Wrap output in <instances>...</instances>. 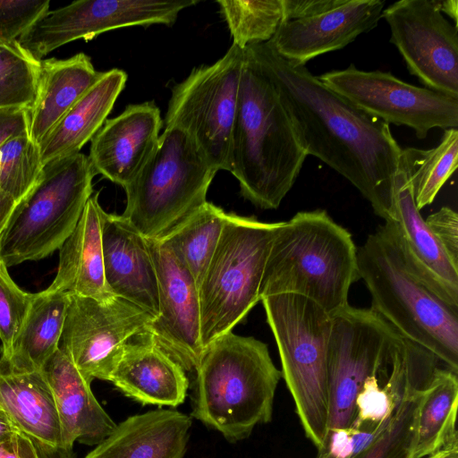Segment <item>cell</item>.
Instances as JSON below:
<instances>
[{
	"label": "cell",
	"instance_id": "3",
	"mask_svg": "<svg viewBox=\"0 0 458 458\" xmlns=\"http://www.w3.org/2000/svg\"><path fill=\"white\" fill-rule=\"evenodd\" d=\"M359 279L357 248L352 234L326 210L300 211L280 222L266 261L261 299L297 294L333 316L346 309L349 291Z\"/></svg>",
	"mask_w": 458,
	"mask_h": 458
},
{
	"label": "cell",
	"instance_id": "39",
	"mask_svg": "<svg viewBox=\"0 0 458 458\" xmlns=\"http://www.w3.org/2000/svg\"><path fill=\"white\" fill-rule=\"evenodd\" d=\"M425 222L450 259L458 265V215L443 207L428 216Z\"/></svg>",
	"mask_w": 458,
	"mask_h": 458
},
{
	"label": "cell",
	"instance_id": "37",
	"mask_svg": "<svg viewBox=\"0 0 458 458\" xmlns=\"http://www.w3.org/2000/svg\"><path fill=\"white\" fill-rule=\"evenodd\" d=\"M390 419L373 428H355L349 427L328 429L315 458L354 457L376 441L387 426Z\"/></svg>",
	"mask_w": 458,
	"mask_h": 458
},
{
	"label": "cell",
	"instance_id": "32",
	"mask_svg": "<svg viewBox=\"0 0 458 458\" xmlns=\"http://www.w3.org/2000/svg\"><path fill=\"white\" fill-rule=\"evenodd\" d=\"M216 3L233 44L242 49L268 42L283 20V0H218Z\"/></svg>",
	"mask_w": 458,
	"mask_h": 458
},
{
	"label": "cell",
	"instance_id": "44",
	"mask_svg": "<svg viewBox=\"0 0 458 458\" xmlns=\"http://www.w3.org/2000/svg\"><path fill=\"white\" fill-rule=\"evenodd\" d=\"M428 458H458V439L454 437L448 441L442 448L434 454L427 456Z\"/></svg>",
	"mask_w": 458,
	"mask_h": 458
},
{
	"label": "cell",
	"instance_id": "12",
	"mask_svg": "<svg viewBox=\"0 0 458 458\" xmlns=\"http://www.w3.org/2000/svg\"><path fill=\"white\" fill-rule=\"evenodd\" d=\"M331 317L328 429L351 427L362 384L381 366L398 333L369 308L349 305Z\"/></svg>",
	"mask_w": 458,
	"mask_h": 458
},
{
	"label": "cell",
	"instance_id": "9",
	"mask_svg": "<svg viewBox=\"0 0 458 458\" xmlns=\"http://www.w3.org/2000/svg\"><path fill=\"white\" fill-rule=\"evenodd\" d=\"M279 225L228 213L198 289L204 349L233 331L260 301L264 268Z\"/></svg>",
	"mask_w": 458,
	"mask_h": 458
},
{
	"label": "cell",
	"instance_id": "41",
	"mask_svg": "<svg viewBox=\"0 0 458 458\" xmlns=\"http://www.w3.org/2000/svg\"><path fill=\"white\" fill-rule=\"evenodd\" d=\"M0 458H38L34 442L21 431L0 443Z\"/></svg>",
	"mask_w": 458,
	"mask_h": 458
},
{
	"label": "cell",
	"instance_id": "30",
	"mask_svg": "<svg viewBox=\"0 0 458 458\" xmlns=\"http://www.w3.org/2000/svg\"><path fill=\"white\" fill-rule=\"evenodd\" d=\"M227 218L228 213L223 208L206 201L177 228L160 239L191 273L198 289Z\"/></svg>",
	"mask_w": 458,
	"mask_h": 458
},
{
	"label": "cell",
	"instance_id": "28",
	"mask_svg": "<svg viewBox=\"0 0 458 458\" xmlns=\"http://www.w3.org/2000/svg\"><path fill=\"white\" fill-rule=\"evenodd\" d=\"M68 304V293L47 288L35 293L11 356L4 358L13 368L21 371L42 369L58 350Z\"/></svg>",
	"mask_w": 458,
	"mask_h": 458
},
{
	"label": "cell",
	"instance_id": "25",
	"mask_svg": "<svg viewBox=\"0 0 458 458\" xmlns=\"http://www.w3.org/2000/svg\"><path fill=\"white\" fill-rule=\"evenodd\" d=\"M101 73L84 53L67 59L51 58L38 62L36 95L27 109L29 133L38 145Z\"/></svg>",
	"mask_w": 458,
	"mask_h": 458
},
{
	"label": "cell",
	"instance_id": "6",
	"mask_svg": "<svg viewBox=\"0 0 458 458\" xmlns=\"http://www.w3.org/2000/svg\"><path fill=\"white\" fill-rule=\"evenodd\" d=\"M261 301L277 345L282 377L305 436L318 449L328 430L332 317L297 294H276Z\"/></svg>",
	"mask_w": 458,
	"mask_h": 458
},
{
	"label": "cell",
	"instance_id": "2",
	"mask_svg": "<svg viewBox=\"0 0 458 458\" xmlns=\"http://www.w3.org/2000/svg\"><path fill=\"white\" fill-rule=\"evenodd\" d=\"M307 157L274 83L247 47L229 171L237 179L242 196L259 208H277Z\"/></svg>",
	"mask_w": 458,
	"mask_h": 458
},
{
	"label": "cell",
	"instance_id": "34",
	"mask_svg": "<svg viewBox=\"0 0 458 458\" xmlns=\"http://www.w3.org/2000/svg\"><path fill=\"white\" fill-rule=\"evenodd\" d=\"M38 62L17 42H0V109H28L34 101Z\"/></svg>",
	"mask_w": 458,
	"mask_h": 458
},
{
	"label": "cell",
	"instance_id": "17",
	"mask_svg": "<svg viewBox=\"0 0 458 458\" xmlns=\"http://www.w3.org/2000/svg\"><path fill=\"white\" fill-rule=\"evenodd\" d=\"M420 211L411 184L399 168L393 215L379 227L406 271L442 300L458 308V265L430 232Z\"/></svg>",
	"mask_w": 458,
	"mask_h": 458
},
{
	"label": "cell",
	"instance_id": "26",
	"mask_svg": "<svg viewBox=\"0 0 458 458\" xmlns=\"http://www.w3.org/2000/svg\"><path fill=\"white\" fill-rule=\"evenodd\" d=\"M0 405L33 442L64 447L54 396L41 370H18L1 357Z\"/></svg>",
	"mask_w": 458,
	"mask_h": 458
},
{
	"label": "cell",
	"instance_id": "18",
	"mask_svg": "<svg viewBox=\"0 0 458 458\" xmlns=\"http://www.w3.org/2000/svg\"><path fill=\"white\" fill-rule=\"evenodd\" d=\"M384 6L381 0H336L315 14L282 21L268 43L285 60L305 65L320 55L344 48L376 28Z\"/></svg>",
	"mask_w": 458,
	"mask_h": 458
},
{
	"label": "cell",
	"instance_id": "7",
	"mask_svg": "<svg viewBox=\"0 0 458 458\" xmlns=\"http://www.w3.org/2000/svg\"><path fill=\"white\" fill-rule=\"evenodd\" d=\"M217 171L194 139L165 127L156 150L126 186L122 216L147 239H163L206 201Z\"/></svg>",
	"mask_w": 458,
	"mask_h": 458
},
{
	"label": "cell",
	"instance_id": "24",
	"mask_svg": "<svg viewBox=\"0 0 458 458\" xmlns=\"http://www.w3.org/2000/svg\"><path fill=\"white\" fill-rule=\"evenodd\" d=\"M191 417L157 409L128 417L84 458H183Z\"/></svg>",
	"mask_w": 458,
	"mask_h": 458
},
{
	"label": "cell",
	"instance_id": "13",
	"mask_svg": "<svg viewBox=\"0 0 458 458\" xmlns=\"http://www.w3.org/2000/svg\"><path fill=\"white\" fill-rule=\"evenodd\" d=\"M197 0H79L48 10L18 40L40 61L55 49L77 39L131 26L173 25L178 13Z\"/></svg>",
	"mask_w": 458,
	"mask_h": 458
},
{
	"label": "cell",
	"instance_id": "33",
	"mask_svg": "<svg viewBox=\"0 0 458 458\" xmlns=\"http://www.w3.org/2000/svg\"><path fill=\"white\" fill-rule=\"evenodd\" d=\"M42 168L39 147L29 132L9 137L0 145V192L17 205L36 184Z\"/></svg>",
	"mask_w": 458,
	"mask_h": 458
},
{
	"label": "cell",
	"instance_id": "4",
	"mask_svg": "<svg viewBox=\"0 0 458 458\" xmlns=\"http://www.w3.org/2000/svg\"><path fill=\"white\" fill-rule=\"evenodd\" d=\"M195 373L191 416L229 442L271 420L282 373L265 343L228 332L204 349Z\"/></svg>",
	"mask_w": 458,
	"mask_h": 458
},
{
	"label": "cell",
	"instance_id": "40",
	"mask_svg": "<svg viewBox=\"0 0 458 458\" xmlns=\"http://www.w3.org/2000/svg\"><path fill=\"white\" fill-rule=\"evenodd\" d=\"M22 132H29L27 109H0V145L9 137ZM15 206V204L5 199L0 192V233L4 230Z\"/></svg>",
	"mask_w": 458,
	"mask_h": 458
},
{
	"label": "cell",
	"instance_id": "22",
	"mask_svg": "<svg viewBox=\"0 0 458 458\" xmlns=\"http://www.w3.org/2000/svg\"><path fill=\"white\" fill-rule=\"evenodd\" d=\"M58 413L64 447L77 441L97 445L115 428L116 423L98 402L86 378L70 358L58 350L43 366Z\"/></svg>",
	"mask_w": 458,
	"mask_h": 458
},
{
	"label": "cell",
	"instance_id": "5",
	"mask_svg": "<svg viewBox=\"0 0 458 458\" xmlns=\"http://www.w3.org/2000/svg\"><path fill=\"white\" fill-rule=\"evenodd\" d=\"M371 309L407 339L458 372V308L411 276L380 227L357 248Z\"/></svg>",
	"mask_w": 458,
	"mask_h": 458
},
{
	"label": "cell",
	"instance_id": "15",
	"mask_svg": "<svg viewBox=\"0 0 458 458\" xmlns=\"http://www.w3.org/2000/svg\"><path fill=\"white\" fill-rule=\"evenodd\" d=\"M390 42L425 88L458 98V30L432 0H401L384 8Z\"/></svg>",
	"mask_w": 458,
	"mask_h": 458
},
{
	"label": "cell",
	"instance_id": "1",
	"mask_svg": "<svg viewBox=\"0 0 458 458\" xmlns=\"http://www.w3.org/2000/svg\"><path fill=\"white\" fill-rule=\"evenodd\" d=\"M274 83L307 156L348 180L385 221L392 217L402 148L389 124L327 87L268 42L248 46Z\"/></svg>",
	"mask_w": 458,
	"mask_h": 458
},
{
	"label": "cell",
	"instance_id": "16",
	"mask_svg": "<svg viewBox=\"0 0 458 458\" xmlns=\"http://www.w3.org/2000/svg\"><path fill=\"white\" fill-rule=\"evenodd\" d=\"M155 266L159 313L147 331L186 372H195L204 352L198 286L163 240L148 239Z\"/></svg>",
	"mask_w": 458,
	"mask_h": 458
},
{
	"label": "cell",
	"instance_id": "45",
	"mask_svg": "<svg viewBox=\"0 0 458 458\" xmlns=\"http://www.w3.org/2000/svg\"><path fill=\"white\" fill-rule=\"evenodd\" d=\"M436 7L442 13L447 14L453 19L454 25L457 26V16H458V2L456 0H445L438 1L432 0Z\"/></svg>",
	"mask_w": 458,
	"mask_h": 458
},
{
	"label": "cell",
	"instance_id": "21",
	"mask_svg": "<svg viewBox=\"0 0 458 458\" xmlns=\"http://www.w3.org/2000/svg\"><path fill=\"white\" fill-rule=\"evenodd\" d=\"M110 382L143 405L177 407L187 395L186 370L142 331L124 344Z\"/></svg>",
	"mask_w": 458,
	"mask_h": 458
},
{
	"label": "cell",
	"instance_id": "42",
	"mask_svg": "<svg viewBox=\"0 0 458 458\" xmlns=\"http://www.w3.org/2000/svg\"><path fill=\"white\" fill-rule=\"evenodd\" d=\"M38 458H77L73 448L56 447L34 442Z\"/></svg>",
	"mask_w": 458,
	"mask_h": 458
},
{
	"label": "cell",
	"instance_id": "38",
	"mask_svg": "<svg viewBox=\"0 0 458 458\" xmlns=\"http://www.w3.org/2000/svg\"><path fill=\"white\" fill-rule=\"evenodd\" d=\"M49 6V0H0V42H17Z\"/></svg>",
	"mask_w": 458,
	"mask_h": 458
},
{
	"label": "cell",
	"instance_id": "35",
	"mask_svg": "<svg viewBox=\"0 0 458 458\" xmlns=\"http://www.w3.org/2000/svg\"><path fill=\"white\" fill-rule=\"evenodd\" d=\"M422 391H406L381 435L352 458H411Z\"/></svg>",
	"mask_w": 458,
	"mask_h": 458
},
{
	"label": "cell",
	"instance_id": "36",
	"mask_svg": "<svg viewBox=\"0 0 458 458\" xmlns=\"http://www.w3.org/2000/svg\"><path fill=\"white\" fill-rule=\"evenodd\" d=\"M35 293L22 291L11 278L0 258V340L2 357L9 359L27 318Z\"/></svg>",
	"mask_w": 458,
	"mask_h": 458
},
{
	"label": "cell",
	"instance_id": "19",
	"mask_svg": "<svg viewBox=\"0 0 458 458\" xmlns=\"http://www.w3.org/2000/svg\"><path fill=\"white\" fill-rule=\"evenodd\" d=\"M162 122L153 101L129 105L106 119L91 139L88 157L96 174L126 187L156 150Z\"/></svg>",
	"mask_w": 458,
	"mask_h": 458
},
{
	"label": "cell",
	"instance_id": "20",
	"mask_svg": "<svg viewBox=\"0 0 458 458\" xmlns=\"http://www.w3.org/2000/svg\"><path fill=\"white\" fill-rule=\"evenodd\" d=\"M102 250L105 278L111 293L157 318L158 284L148 239L122 215L106 212Z\"/></svg>",
	"mask_w": 458,
	"mask_h": 458
},
{
	"label": "cell",
	"instance_id": "43",
	"mask_svg": "<svg viewBox=\"0 0 458 458\" xmlns=\"http://www.w3.org/2000/svg\"><path fill=\"white\" fill-rule=\"evenodd\" d=\"M20 431L0 405V443Z\"/></svg>",
	"mask_w": 458,
	"mask_h": 458
},
{
	"label": "cell",
	"instance_id": "14",
	"mask_svg": "<svg viewBox=\"0 0 458 458\" xmlns=\"http://www.w3.org/2000/svg\"><path fill=\"white\" fill-rule=\"evenodd\" d=\"M154 317L117 296L107 301L69 293L58 348L89 380L110 381L124 344Z\"/></svg>",
	"mask_w": 458,
	"mask_h": 458
},
{
	"label": "cell",
	"instance_id": "27",
	"mask_svg": "<svg viewBox=\"0 0 458 458\" xmlns=\"http://www.w3.org/2000/svg\"><path fill=\"white\" fill-rule=\"evenodd\" d=\"M126 81L127 73L123 70L113 68L102 72L98 81L39 143L43 165L79 153L91 140L112 111Z\"/></svg>",
	"mask_w": 458,
	"mask_h": 458
},
{
	"label": "cell",
	"instance_id": "8",
	"mask_svg": "<svg viewBox=\"0 0 458 458\" xmlns=\"http://www.w3.org/2000/svg\"><path fill=\"white\" fill-rule=\"evenodd\" d=\"M95 175L89 157L81 152L43 165L38 182L0 233V258L7 267L44 259L61 248L93 194Z\"/></svg>",
	"mask_w": 458,
	"mask_h": 458
},
{
	"label": "cell",
	"instance_id": "31",
	"mask_svg": "<svg viewBox=\"0 0 458 458\" xmlns=\"http://www.w3.org/2000/svg\"><path fill=\"white\" fill-rule=\"evenodd\" d=\"M458 165V130L446 129L429 149L402 148L399 168L405 174L419 210L430 205Z\"/></svg>",
	"mask_w": 458,
	"mask_h": 458
},
{
	"label": "cell",
	"instance_id": "29",
	"mask_svg": "<svg viewBox=\"0 0 458 458\" xmlns=\"http://www.w3.org/2000/svg\"><path fill=\"white\" fill-rule=\"evenodd\" d=\"M457 373L439 367L422 390L411 458H425L457 437Z\"/></svg>",
	"mask_w": 458,
	"mask_h": 458
},
{
	"label": "cell",
	"instance_id": "23",
	"mask_svg": "<svg viewBox=\"0 0 458 458\" xmlns=\"http://www.w3.org/2000/svg\"><path fill=\"white\" fill-rule=\"evenodd\" d=\"M98 194L89 197L74 230L59 249L57 273L47 289L107 301L114 295L105 278L102 226L106 211Z\"/></svg>",
	"mask_w": 458,
	"mask_h": 458
},
{
	"label": "cell",
	"instance_id": "11",
	"mask_svg": "<svg viewBox=\"0 0 458 458\" xmlns=\"http://www.w3.org/2000/svg\"><path fill=\"white\" fill-rule=\"evenodd\" d=\"M318 77L363 112L389 125L408 126L419 139L434 128L458 126V98L404 82L390 72L350 64Z\"/></svg>",
	"mask_w": 458,
	"mask_h": 458
},
{
	"label": "cell",
	"instance_id": "10",
	"mask_svg": "<svg viewBox=\"0 0 458 458\" xmlns=\"http://www.w3.org/2000/svg\"><path fill=\"white\" fill-rule=\"evenodd\" d=\"M244 49L232 44L209 65H200L172 89L165 127H178L196 141L218 172L230 171L233 126Z\"/></svg>",
	"mask_w": 458,
	"mask_h": 458
}]
</instances>
